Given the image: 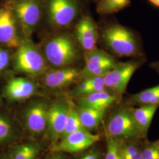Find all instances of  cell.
Segmentation results:
<instances>
[{
	"label": "cell",
	"mask_w": 159,
	"mask_h": 159,
	"mask_svg": "<svg viewBox=\"0 0 159 159\" xmlns=\"http://www.w3.org/2000/svg\"><path fill=\"white\" fill-rule=\"evenodd\" d=\"M80 77V71L73 68H64L51 71L44 75L43 83L52 89H61L70 84Z\"/></svg>",
	"instance_id": "cell-16"
},
{
	"label": "cell",
	"mask_w": 159,
	"mask_h": 159,
	"mask_svg": "<svg viewBox=\"0 0 159 159\" xmlns=\"http://www.w3.org/2000/svg\"><path fill=\"white\" fill-rule=\"evenodd\" d=\"M0 43L11 48L20 44L15 18L7 9L0 10Z\"/></svg>",
	"instance_id": "cell-13"
},
{
	"label": "cell",
	"mask_w": 159,
	"mask_h": 159,
	"mask_svg": "<svg viewBox=\"0 0 159 159\" xmlns=\"http://www.w3.org/2000/svg\"><path fill=\"white\" fill-rule=\"evenodd\" d=\"M142 159H159V149L153 143L144 140L142 151Z\"/></svg>",
	"instance_id": "cell-27"
},
{
	"label": "cell",
	"mask_w": 159,
	"mask_h": 159,
	"mask_svg": "<svg viewBox=\"0 0 159 159\" xmlns=\"http://www.w3.org/2000/svg\"><path fill=\"white\" fill-rule=\"evenodd\" d=\"M0 159H12L10 154H4L0 156Z\"/></svg>",
	"instance_id": "cell-33"
},
{
	"label": "cell",
	"mask_w": 159,
	"mask_h": 159,
	"mask_svg": "<svg viewBox=\"0 0 159 159\" xmlns=\"http://www.w3.org/2000/svg\"><path fill=\"white\" fill-rule=\"evenodd\" d=\"M149 67L159 74V61H153L149 64Z\"/></svg>",
	"instance_id": "cell-30"
},
{
	"label": "cell",
	"mask_w": 159,
	"mask_h": 159,
	"mask_svg": "<svg viewBox=\"0 0 159 159\" xmlns=\"http://www.w3.org/2000/svg\"><path fill=\"white\" fill-rule=\"evenodd\" d=\"M145 140H119L120 153L121 159H142L143 148Z\"/></svg>",
	"instance_id": "cell-20"
},
{
	"label": "cell",
	"mask_w": 159,
	"mask_h": 159,
	"mask_svg": "<svg viewBox=\"0 0 159 159\" xmlns=\"http://www.w3.org/2000/svg\"><path fill=\"white\" fill-rule=\"evenodd\" d=\"M85 66L80 71L83 79L103 77L113 68L119 61L106 52L96 48L85 54Z\"/></svg>",
	"instance_id": "cell-6"
},
{
	"label": "cell",
	"mask_w": 159,
	"mask_h": 159,
	"mask_svg": "<svg viewBox=\"0 0 159 159\" xmlns=\"http://www.w3.org/2000/svg\"><path fill=\"white\" fill-rule=\"evenodd\" d=\"M106 136L118 140L146 139L137 125L129 106L122 100L116 104L105 123Z\"/></svg>",
	"instance_id": "cell-2"
},
{
	"label": "cell",
	"mask_w": 159,
	"mask_h": 159,
	"mask_svg": "<svg viewBox=\"0 0 159 159\" xmlns=\"http://www.w3.org/2000/svg\"><path fill=\"white\" fill-rule=\"evenodd\" d=\"M159 107V104L142 106L138 107H130L137 125L146 139H147L148 131L154 116Z\"/></svg>",
	"instance_id": "cell-18"
},
{
	"label": "cell",
	"mask_w": 159,
	"mask_h": 159,
	"mask_svg": "<svg viewBox=\"0 0 159 159\" xmlns=\"http://www.w3.org/2000/svg\"><path fill=\"white\" fill-rule=\"evenodd\" d=\"M14 12L24 33L29 36L39 22L41 8L37 0H19L14 6Z\"/></svg>",
	"instance_id": "cell-8"
},
{
	"label": "cell",
	"mask_w": 159,
	"mask_h": 159,
	"mask_svg": "<svg viewBox=\"0 0 159 159\" xmlns=\"http://www.w3.org/2000/svg\"><path fill=\"white\" fill-rule=\"evenodd\" d=\"M15 67L20 72L37 76L45 72L46 64L37 48L25 41L19 46L15 58Z\"/></svg>",
	"instance_id": "cell-5"
},
{
	"label": "cell",
	"mask_w": 159,
	"mask_h": 159,
	"mask_svg": "<svg viewBox=\"0 0 159 159\" xmlns=\"http://www.w3.org/2000/svg\"><path fill=\"white\" fill-rule=\"evenodd\" d=\"M78 159H102V153L98 149L92 148L81 155Z\"/></svg>",
	"instance_id": "cell-28"
},
{
	"label": "cell",
	"mask_w": 159,
	"mask_h": 159,
	"mask_svg": "<svg viewBox=\"0 0 159 159\" xmlns=\"http://www.w3.org/2000/svg\"><path fill=\"white\" fill-rule=\"evenodd\" d=\"M106 153L103 159H122L120 153L119 141L111 137L106 136Z\"/></svg>",
	"instance_id": "cell-26"
},
{
	"label": "cell",
	"mask_w": 159,
	"mask_h": 159,
	"mask_svg": "<svg viewBox=\"0 0 159 159\" xmlns=\"http://www.w3.org/2000/svg\"><path fill=\"white\" fill-rule=\"evenodd\" d=\"M152 143H153V144L154 145L156 148H158L159 149V139L157 140L156 141L153 142Z\"/></svg>",
	"instance_id": "cell-34"
},
{
	"label": "cell",
	"mask_w": 159,
	"mask_h": 159,
	"mask_svg": "<svg viewBox=\"0 0 159 159\" xmlns=\"http://www.w3.org/2000/svg\"><path fill=\"white\" fill-rule=\"evenodd\" d=\"M121 100V98L105 89L80 97L79 103L80 106L81 107L107 110V108L114 106Z\"/></svg>",
	"instance_id": "cell-15"
},
{
	"label": "cell",
	"mask_w": 159,
	"mask_h": 159,
	"mask_svg": "<svg viewBox=\"0 0 159 159\" xmlns=\"http://www.w3.org/2000/svg\"><path fill=\"white\" fill-rule=\"evenodd\" d=\"M146 62L144 57L131 58L119 63L103 76L106 89L122 98L131 77Z\"/></svg>",
	"instance_id": "cell-3"
},
{
	"label": "cell",
	"mask_w": 159,
	"mask_h": 159,
	"mask_svg": "<svg viewBox=\"0 0 159 159\" xmlns=\"http://www.w3.org/2000/svg\"><path fill=\"white\" fill-rule=\"evenodd\" d=\"M9 54L7 51L0 48V71H2L9 63Z\"/></svg>",
	"instance_id": "cell-29"
},
{
	"label": "cell",
	"mask_w": 159,
	"mask_h": 159,
	"mask_svg": "<svg viewBox=\"0 0 159 159\" xmlns=\"http://www.w3.org/2000/svg\"><path fill=\"white\" fill-rule=\"evenodd\" d=\"M0 103H1V98H0Z\"/></svg>",
	"instance_id": "cell-35"
},
{
	"label": "cell",
	"mask_w": 159,
	"mask_h": 159,
	"mask_svg": "<svg viewBox=\"0 0 159 159\" xmlns=\"http://www.w3.org/2000/svg\"><path fill=\"white\" fill-rule=\"evenodd\" d=\"M40 150L39 144L35 143H25L13 147L10 154L12 159H35Z\"/></svg>",
	"instance_id": "cell-23"
},
{
	"label": "cell",
	"mask_w": 159,
	"mask_h": 159,
	"mask_svg": "<svg viewBox=\"0 0 159 159\" xmlns=\"http://www.w3.org/2000/svg\"><path fill=\"white\" fill-rule=\"evenodd\" d=\"M49 108L43 102H34L25 111L24 124L27 130L34 134H42L47 128Z\"/></svg>",
	"instance_id": "cell-11"
},
{
	"label": "cell",
	"mask_w": 159,
	"mask_h": 159,
	"mask_svg": "<svg viewBox=\"0 0 159 159\" xmlns=\"http://www.w3.org/2000/svg\"><path fill=\"white\" fill-rule=\"evenodd\" d=\"M100 139L98 134H93L84 129L73 132L61 139L54 146L55 152L77 153L91 148Z\"/></svg>",
	"instance_id": "cell-7"
},
{
	"label": "cell",
	"mask_w": 159,
	"mask_h": 159,
	"mask_svg": "<svg viewBox=\"0 0 159 159\" xmlns=\"http://www.w3.org/2000/svg\"><path fill=\"white\" fill-rule=\"evenodd\" d=\"M106 89L103 77L85 79L74 89V94L81 97Z\"/></svg>",
	"instance_id": "cell-21"
},
{
	"label": "cell",
	"mask_w": 159,
	"mask_h": 159,
	"mask_svg": "<svg viewBox=\"0 0 159 159\" xmlns=\"http://www.w3.org/2000/svg\"><path fill=\"white\" fill-rule=\"evenodd\" d=\"M16 135L15 127L7 117L0 115V144L11 142Z\"/></svg>",
	"instance_id": "cell-25"
},
{
	"label": "cell",
	"mask_w": 159,
	"mask_h": 159,
	"mask_svg": "<svg viewBox=\"0 0 159 159\" xmlns=\"http://www.w3.org/2000/svg\"><path fill=\"white\" fill-rule=\"evenodd\" d=\"M152 6L159 8V0H147Z\"/></svg>",
	"instance_id": "cell-32"
},
{
	"label": "cell",
	"mask_w": 159,
	"mask_h": 159,
	"mask_svg": "<svg viewBox=\"0 0 159 159\" xmlns=\"http://www.w3.org/2000/svg\"><path fill=\"white\" fill-rule=\"evenodd\" d=\"M37 87L30 80L24 77H15L8 81L4 89L6 96L11 100H23L36 93Z\"/></svg>",
	"instance_id": "cell-14"
},
{
	"label": "cell",
	"mask_w": 159,
	"mask_h": 159,
	"mask_svg": "<svg viewBox=\"0 0 159 159\" xmlns=\"http://www.w3.org/2000/svg\"><path fill=\"white\" fill-rule=\"evenodd\" d=\"M47 60L56 67L68 66L78 58L77 47L72 40L66 35L54 37L44 48Z\"/></svg>",
	"instance_id": "cell-4"
},
{
	"label": "cell",
	"mask_w": 159,
	"mask_h": 159,
	"mask_svg": "<svg viewBox=\"0 0 159 159\" xmlns=\"http://www.w3.org/2000/svg\"><path fill=\"white\" fill-rule=\"evenodd\" d=\"M102 40L108 50L119 57H144L142 41L136 32L118 23H111L102 32Z\"/></svg>",
	"instance_id": "cell-1"
},
{
	"label": "cell",
	"mask_w": 159,
	"mask_h": 159,
	"mask_svg": "<svg viewBox=\"0 0 159 159\" xmlns=\"http://www.w3.org/2000/svg\"><path fill=\"white\" fill-rule=\"evenodd\" d=\"M130 4L131 0H98L96 12L102 16L111 15L124 10Z\"/></svg>",
	"instance_id": "cell-22"
},
{
	"label": "cell",
	"mask_w": 159,
	"mask_h": 159,
	"mask_svg": "<svg viewBox=\"0 0 159 159\" xmlns=\"http://www.w3.org/2000/svg\"><path fill=\"white\" fill-rule=\"evenodd\" d=\"M122 102L130 107L159 105V84L136 94H129Z\"/></svg>",
	"instance_id": "cell-17"
},
{
	"label": "cell",
	"mask_w": 159,
	"mask_h": 159,
	"mask_svg": "<svg viewBox=\"0 0 159 159\" xmlns=\"http://www.w3.org/2000/svg\"><path fill=\"white\" fill-rule=\"evenodd\" d=\"M48 159H66L64 156L60 153V152H57V153L54 154Z\"/></svg>",
	"instance_id": "cell-31"
},
{
	"label": "cell",
	"mask_w": 159,
	"mask_h": 159,
	"mask_svg": "<svg viewBox=\"0 0 159 159\" xmlns=\"http://www.w3.org/2000/svg\"><path fill=\"white\" fill-rule=\"evenodd\" d=\"M75 35L85 54L96 48L99 34L96 24L89 16L82 17L75 27Z\"/></svg>",
	"instance_id": "cell-12"
},
{
	"label": "cell",
	"mask_w": 159,
	"mask_h": 159,
	"mask_svg": "<svg viewBox=\"0 0 159 159\" xmlns=\"http://www.w3.org/2000/svg\"><path fill=\"white\" fill-rule=\"evenodd\" d=\"M78 12V6L74 0H50L48 17L58 27H65L74 20Z\"/></svg>",
	"instance_id": "cell-9"
},
{
	"label": "cell",
	"mask_w": 159,
	"mask_h": 159,
	"mask_svg": "<svg viewBox=\"0 0 159 159\" xmlns=\"http://www.w3.org/2000/svg\"><path fill=\"white\" fill-rule=\"evenodd\" d=\"M83 129L84 128L80 122L77 109L71 105L63 133L60 138L61 139L68 134Z\"/></svg>",
	"instance_id": "cell-24"
},
{
	"label": "cell",
	"mask_w": 159,
	"mask_h": 159,
	"mask_svg": "<svg viewBox=\"0 0 159 159\" xmlns=\"http://www.w3.org/2000/svg\"><path fill=\"white\" fill-rule=\"evenodd\" d=\"M76 109L83 128L90 132L98 127L107 112V109H96L81 106Z\"/></svg>",
	"instance_id": "cell-19"
},
{
	"label": "cell",
	"mask_w": 159,
	"mask_h": 159,
	"mask_svg": "<svg viewBox=\"0 0 159 159\" xmlns=\"http://www.w3.org/2000/svg\"><path fill=\"white\" fill-rule=\"evenodd\" d=\"M70 104L64 99H58L49 107L47 130L51 139L56 142L63 133Z\"/></svg>",
	"instance_id": "cell-10"
}]
</instances>
